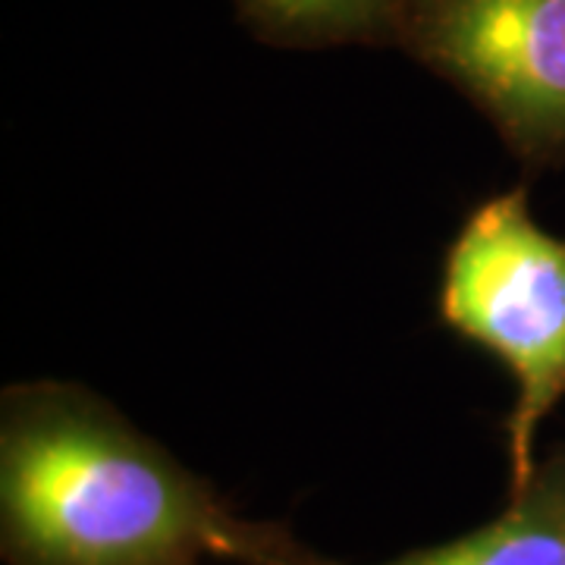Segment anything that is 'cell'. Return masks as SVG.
<instances>
[{
    "label": "cell",
    "instance_id": "1",
    "mask_svg": "<svg viewBox=\"0 0 565 565\" xmlns=\"http://www.w3.org/2000/svg\"><path fill=\"white\" fill-rule=\"evenodd\" d=\"M0 525L13 565H315L280 527L245 522L102 396L7 390Z\"/></svg>",
    "mask_w": 565,
    "mask_h": 565
},
{
    "label": "cell",
    "instance_id": "2",
    "mask_svg": "<svg viewBox=\"0 0 565 565\" xmlns=\"http://www.w3.org/2000/svg\"><path fill=\"white\" fill-rule=\"evenodd\" d=\"M440 311L515 381L505 449L519 493L537 471V430L565 399V239L531 217L525 189L493 195L465 221L446 255Z\"/></svg>",
    "mask_w": 565,
    "mask_h": 565
},
{
    "label": "cell",
    "instance_id": "3",
    "mask_svg": "<svg viewBox=\"0 0 565 565\" xmlns=\"http://www.w3.org/2000/svg\"><path fill=\"white\" fill-rule=\"evenodd\" d=\"M484 110L512 151L565 154V0H403L396 39Z\"/></svg>",
    "mask_w": 565,
    "mask_h": 565
},
{
    "label": "cell",
    "instance_id": "4",
    "mask_svg": "<svg viewBox=\"0 0 565 565\" xmlns=\"http://www.w3.org/2000/svg\"><path fill=\"white\" fill-rule=\"evenodd\" d=\"M315 565H337L321 559ZM381 565H565V452L537 465L503 515L449 544L405 553Z\"/></svg>",
    "mask_w": 565,
    "mask_h": 565
},
{
    "label": "cell",
    "instance_id": "5",
    "mask_svg": "<svg viewBox=\"0 0 565 565\" xmlns=\"http://www.w3.org/2000/svg\"><path fill=\"white\" fill-rule=\"evenodd\" d=\"M245 25L282 47L396 39L403 0H233Z\"/></svg>",
    "mask_w": 565,
    "mask_h": 565
}]
</instances>
